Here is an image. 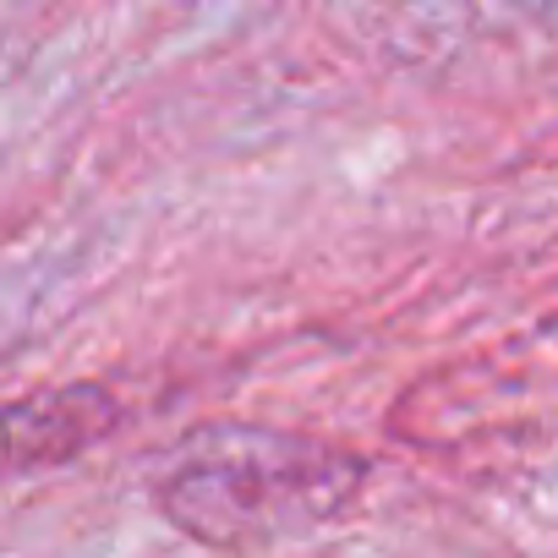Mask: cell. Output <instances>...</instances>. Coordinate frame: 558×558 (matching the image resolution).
<instances>
[{"label":"cell","instance_id":"1","mask_svg":"<svg viewBox=\"0 0 558 558\" xmlns=\"http://www.w3.org/2000/svg\"><path fill=\"white\" fill-rule=\"evenodd\" d=\"M362 465L291 433H203L159 482L165 514L208 547H263L313 531L356 493Z\"/></svg>","mask_w":558,"mask_h":558}]
</instances>
